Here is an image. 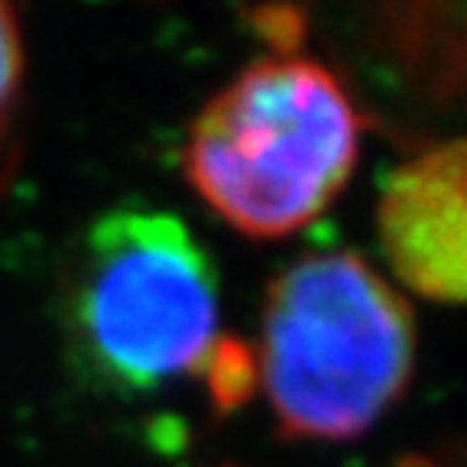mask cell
I'll list each match as a JSON object with an SVG mask.
<instances>
[{
	"instance_id": "cell-1",
	"label": "cell",
	"mask_w": 467,
	"mask_h": 467,
	"mask_svg": "<svg viewBox=\"0 0 467 467\" xmlns=\"http://www.w3.org/2000/svg\"><path fill=\"white\" fill-rule=\"evenodd\" d=\"M254 360L285 438L350 441L406 393L416 325L358 254H308L270 283Z\"/></svg>"
},
{
	"instance_id": "cell-2",
	"label": "cell",
	"mask_w": 467,
	"mask_h": 467,
	"mask_svg": "<svg viewBox=\"0 0 467 467\" xmlns=\"http://www.w3.org/2000/svg\"><path fill=\"white\" fill-rule=\"evenodd\" d=\"M360 127L328 68L279 52L247 66L204 104L182 166L227 224L276 241L318 218L348 185Z\"/></svg>"
},
{
	"instance_id": "cell-3",
	"label": "cell",
	"mask_w": 467,
	"mask_h": 467,
	"mask_svg": "<svg viewBox=\"0 0 467 467\" xmlns=\"http://www.w3.org/2000/svg\"><path fill=\"white\" fill-rule=\"evenodd\" d=\"M218 321L214 263L175 214L117 208L91 224L68 279L66 325L98 383L150 393L208 377L224 344Z\"/></svg>"
},
{
	"instance_id": "cell-6",
	"label": "cell",
	"mask_w": 467,
	"mask_h": 467,
	"mask_svg": "<svg viewBox=\"0 0 467 467\" xmlns=\"http://www.w3.org/2000/svg\"><path fill=\"white\" fill-rule=\"evenodd\" d=\"M393 467H445V464H438V461H431V458H422V454H412V458H402L400 464H393Z\"/></svg>"
},
{
	"instance_id": "cell-4",
	"label": "cell",
	"mask_w": 467,
	"mask_h": 467,
	"mask_svg": "<svg viewBox=\"0 0 467 467\" xmlns=\"http://www.w3.org/2000/svg\"><path fill=\"white\" fill-rule=\"evenodd\" d=\"M377 231L396 279L431 302H467V137L435 143L383 182Z\"/></svg>"
},
{
	"instance_id": "cell-5",
	"label": "cell",
	"mask_w": 467,
	"mask_h": 467,
	"mask_svg": "<svg viewBox=\"0 0 467 467\" xmlns=\"http://www.w3.org/2000/svg\"><path fill=\"white\" fill-rule=\"evenodd\" d=\"M23 95V36L16 14L0 4V182L7 172L10 137Z\"/></svg>"
}]
</instances>
